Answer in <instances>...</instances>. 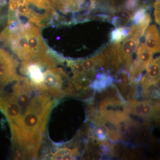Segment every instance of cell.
Masks as SVG:
<instances>
[{"label":"cell","mask_w":160,"mask_h":160,"mask_svg":"<svg viewBox=\"0 0 160 160\" xmlns=\"http://www.w3.org/2000/svg\"><path fill=\"white\" fill-rule=\"evenodd\" d=\"M128 112L143 118H151L158 111V107L149 102H139L130 100L126 106Z\"/></svg>","instance_id":"1"},{"label":"cell","mask_w":160,"mask_h":160,"mask_svg":"<svg viewBox=\"0 0 160 160\" xmlns=\"http://www.w3.org/2000/svg\"><path fill=\"white\" fill-rule=\"evenodd\" d=\"M140 44V38L128 37L123 40L122 44L120 45V55L122 63L129 68L133 53L136 51Z\"/></svg>","instance_id":"2"},{"label":"cell","mask_w":160,"mask_h":160,"mask_svg":"<svg viewBox=\"0 0 160 160\" xmlns=\"http://www.w3.org/2000/svg\"><path fill=\"white\" fill-rule=\"evenodd\" d=\"M146 72L142 78V85L147 89L153 85L158 82L160 78V58L152 60L146 68Z\"/></svg>","instance_id":"3"},{"label":"cell","mask_w":160,"mask_h":160,"mask_svg":"<svg viewBox=\"0 0 160 160\" xmlns=\"http://www.w3.org/2000/svg\"><path fill=\"white\" fill-rule=\"evenodd\" d=\"M53 9L66 14L80 11L86 0H49Z\"/></svg>","instance_id":"4"},{"label":"cell","mask_w":160,"mask_h":160,"mask_svg":"<svg viewBox=\"0 0 160 160\" xmlns=\"http://www.w3.org/2000/svg\"><path fill=\"white\" fill-rule=\"evenodd\" d=\"M146 47L152 53L160 51V37L157 27L154 25L149 26L145 32Z\"/></svg>","instance_id":"5"},{"label":"cell","mask_w":160,"mask_h":160,"mask_svg":"<svg viewBox=\"0 0 160 160\" xmlns=\"http://www.w3.org/2000/svg\"><path fill=\"white\" fill-rule=\"evenodd\" d=\"M151 22L150 14L146 12L142 17L135 24L129 27L128 37L140 38L145 34L146 29Z\"/></svg>","instance_id":"6"},{"label":"cell","mask_w":160,"mask_h":160,"mask_svg":"<svg viewBox=\"0 0 160 160\" xmlns=\"http://www.w3.org/2000/svg\"><path fill=\"white\" fill-rule=\"evenodd\" d=\"M129 27H119L112 30L111 34V41L113 43H120L128 37Z\"/></svg>","instance_id":"7"},{"label":"cell","mask_w":160,"mask_h":160,"mask_svg":"<svg viewBox=\"0 0 160 160\" xmlns=\"http://www.w3.org/2000/svg\"><path fill=\"white\" fill-rule=\"evenodd\" d=\"M109 128H107L104 123H99L94 128V137L99 141H105L109 135Z\"/></svg>","instance_id":"8"},{"label":"cell","mask_w":160,"mask_h":160,"mask_svg":"<svg viewBox=\"0 0 160 160\" xmlns=\"http://www.w3.org/2000/svg\"><path fill=\"white\" fill-rule=\"evenodd\" d=\"M83 68L87 74L90 73L91 75L94 72L95 67L96 66L95 61L94 58L87 59L83 60L81 61Z\"/></svg>","instance_id":"9"},{"label":"cell","mask_w":160,"mask_h":160,"mask_svg":"<svg viewBox=\"0 0 160 160\" xmlns=\"http://www.w3.org/2000/svg\"><path fill=\"white\" fill-rule=\"evenodd\" d=\"M147 8L146 7H142V8H139L138 9L137 11H136L135 12L133 13V16L132 17L131 20H132L133 23H136L138 21H139L141 18L145 13L146 12Z\"/></svg>","instance_id":"10"},{"label":"cell","mask_w":160,"mask_h":160,"mask_svg":"<svg viewBox=\"0 0 160 160\" xmlns=\"http://www.w3.org/2000/svg\"><path fill=\"white\" fill-rule=\"evenodd\" d=\"M154 16L156 22L160 25V0H156L154 4Z\"/></svg>","instance_id":"11"},{"label":"cell","mask_w":160,"mask_h":160,"mask_svg":"<svg viewBox=\"0 0 160 160\" xmlns=\"http://www.w3.org/2000/svg\"><path fill=\"white\" fill-rule=\"evenodd\" d=\"M138 0H127L126 2V8L128 10H133L137 6Z\"/></svg>","instance_id":"12"},{"label":"cell","mask_w":160,"mask_h":160,"mask_svg":"<svg viewBox=\"0 0 160 160\" xmlns=\"http://www.w3.org/2000/svg\"><path fill=\"white\" fill-rule=\"evenodd\" d=\"M19 4L16 0H9V7L10 11L13 12H17Z\"/></svg>","instance_id":"13"},{"label":"cell","mask_w":160,"mask_h":160,"mask_svg":"<svg viewBox=\"0 0 160 160\" xmlns=\"http://www.w3.org/2000/svg\"><path fill=\"white\" fill-rule=\"evenodd\" d=\"M5 84H7V83H6V84H2V85H5Z\"/></svg>","instance_id":"14"}]
</instances>
